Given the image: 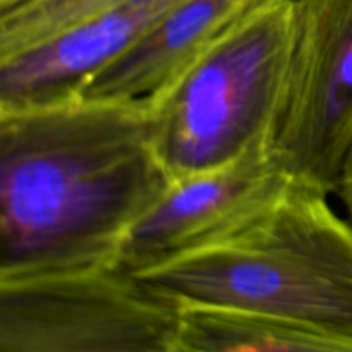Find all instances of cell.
I'll return each instance as SVG.
<instances>
[{
	"mask_svg": "<svg viewBox=\"0 0 352 352\" xmlns=\"http://www.w3.org/2000/svg\"><path fill=\"white\" fill-rule=\"evenodd\" d=\"M172 179L148 102L76 98L0 112V280L116 267Z\"/></svg>",
	"mask_w": 352,
	"mask_h": 352,
	"instance_id": "obj_1",
	"label": "cell"
},
{
	"mask_svg": "<svg viewBox=\"0 0 352 352\" xmlns=\"http://www.w3.org/2000/svg\"><path fill=\"white\" fill-rule=\"evenodd\" d=\"M134 275L164 301L352 339V226L292 181L219 239Z\"/></svg>",
	"mask_w": 352,
	"mask_h": 352,
	"instance_id": "obj_2",
	"label": "cell"
},
{
	"mask_svg": "<svg viewBox=\"0 0 352 352\" xmlns=\"http://www.w3.org/2000/svg\"><path fill=\"white\" fill-rule=\"evenodd\" d=\"M292 19L294 0H265L148 100L155 148L172 181L268 148Z\"/></svg>",
	"mask_w": 352,
	"mask_h": 352,
	"instance_id": "obj_3",
	"label": "cell"
},
{
	"mask_svg": "<svg viewBox=\"0 0 352 352\" xmlns=\"http://www.w3.org/2000/svg\"><path fill=\"white\" fill-rule=\"evenodd\" d=\"M179 315L119 267L0 280V352H170Z\"/></svg>",
	"mask_w": 352,
	"mask_h": 352,
	"instance_id": "obj_4",
	"label": "cell"
},
{
	"mask_svg": "<svg viewBox=\"0 0 352 352\" xmlns=\"http://www.w3.org/2000/svg\"><path fill=\"white\" fill-rule=\"evenodd\" d=\"M268 150L291 181L339 189L352 151V0H294Z\"/></svg>",
	"mask_w": 352,
	"mask_h": 352,
	"instance_id": "obj_5",
	"label": "cell"
},
{
	"mask_svg": "<svg viewBox=\"0 0 352 352\" xmlns=\"http://www.w3.org/2000/svg\"><path fill=\"white\" fill-rule=\"evenodd\" d=\"M291 182L267 146L223 167L175 179L127 234L116 267L138 274L212 243L274 201Z\"/></svg>",
	"mask_w": 352,
	"mask_h": 352,
	"instance_id": "obj_6",
	"label": "cell"
},
{
	"mask_svg": "<svg viewBox=\"0 0 352 352\" xmlns=\"http://www.w3.org/2000/svg\"><path fill=\"white\" fill-rule=\"evenodd\" d=\"M182 0L136 3L88 17L0 58V112L76 98L82 86Z\"/></svg>",
	"mask_w": 352,
	"mask_h": 352,
	"instance_id": "obj_7",
	"label": "cell"
},
{
	"mask_svg": "<svg viewBox=\"0 0 352 352\" xmlns=\"http://www.w3.org/2000/svg\"><path fill=\"white\" fill-rule=\"evenodd\" d=\"M261 2L265 0H182L93 76L78 96L148 102L222 31Z\"/></svg>",
	"mask_w": 352,
	"mask_h": 352,
	"instance_id": "obj_8",
	"label": "cell"
},
{
	"mask_svg": "<svg viewBox=\"0 0 352 352\" xmlns=\"http://www.w3.org/2000/svg\"><path fill=\"white\" fill-rule=\"evenodd\" d=\"M179 311L170 352H352V339L301 327L215 309Z\"/></svg>",
	"mask_w": 352,
	"mask_h": 352,
	"instance_id": "obj_9",
	"label": "cell"
},
{
	"mask_svg": "<svg viewBox=\"0 0 352 352\" xmlns=\"http://www.w3.org/2000/svg\"><path fill=\"white\" fill-rule=\"evenodd\" d=\"M150 2L160 0H21L0 9V57H9L105 10Z\"/></svg>",
	"mask_w": 352,
	"mask_h": 352,
	"instance_id": "obj_10",
	"label": "cell"
},
{
	"mask_svg": "<svg viewBox=\"0 0 352 352\" xmlns=\"http://www.w3.org/2000/svg\"><path fill=\"white\" fill-rule=\"evenodd\" d=\"M336 195L339 196L340 201L344 203L347 213H349V217L352 219V151L349 153V157H347L346 165H344L339 189H337Z\"/></svg>",
	"mask_w": 352,
	"mask_h": 352,
	"instance_id": "obj_11",
	"label": "cell"
},
{
	"mask_svg": "<svg viewBox=\"0 0 352 352\" xmlns=\"http://www.w3.org/2000/svg\"><path fill=\"white\" fill-rule=\"evenodd\" d=\"M17 2H21V0H0V9H6V7L14 6Z\"/></svg>",
	"mask_w": 352,
	"mask_h": 352,
	"instance_id": "obj_12",
	"label": "cell"
}]
</instances>
